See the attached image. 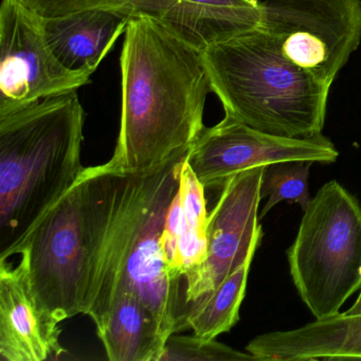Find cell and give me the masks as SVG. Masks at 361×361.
I'll return each instance as SVG.
<instances>
[{
	"label": "cell",
	"mask_w": 361,
	"mask_h": 361,
	"mask_svg": "<svg viewBox=\"0 0 361 361\" xmlns=\"http://www.w3.org/2000/svg\"><path fill=\"white\" fill-rule=\"evenodd\" d=\"M339 152L322 134L306 138L276 136L250 128L225 114L216 126L204 128L190 147L187 162L207 188L224 183L249 169L288 160L333 164Z\"/></svg>",
	"instance_id": "obj_9"
},
{
	"label": "cell",
	"mask_w": 361,
	"mask_h": 361,
	"mask_svg": "<svg viewBox=\"0 0 361 361\" xmlns=\"http://www.w3.org/2000/svg\"><path fill=\"white\" fill-rule=\"evenodd\" d=\"M287 259L298 293L318 320L341 312L361 289V206L337 180L322 185L304 210Z\"/></svg>",
	"instance_id": "obj_5"
},
{
	"label": "cell",
	"mask_w": 361,
	"mask_h": 361,
	"mask_svg": "<svg viewBox=\"0 0 361 361\" xmlns=\"http://www.w3.org/2000/svg\"><path fill=\"white\" fill-rule=\"evenodd\" d=\"M343 314L345 316H359V314H361V289L356 302L353 304L352 307L348 308Z\"/></svg>",
	"instance_id": "obj_21"
},
{
	"label": "cell",
	"mask_w": 361,
	"mask_h": 361,
	"mask_svg": "<svg viewBox=\"0 0 361 361\" xmlns=\"http://www.w3.org/2000/svg\"><path fill=\"white\" fill-rule=\"evenodd\" d=\"M59 325L37 301L25 266L0 259V359L59 358L65 352Z\"/></svg>",
	"instance_id": "obj_11"
},
{
	"label": "cell",
	"mask_w": 361,
	"mask_h": 361,
	"mask_svg": "<svg viewBox=\"0 0 361 361\" xmlns=\"http://www.w3.org/2000/svg\"><path fill=\"white\" fill-rule=\"evenodd\" d=\"M261 29L283 58L331 87L361 42V0H265Z\"/></svg>",
	"instance_id": "obj_6"
},
{
	"label": "cell",
	"mask_w": 361,
	"mask_h": 361,
	"mask_svg": "<svg viewBox=\"0 0 361 361\" xmlns=\"http://www.w3.org/2000/svg\"><path fill=\"white\" fill-rule=\"evenodd\" d=\"M189 151L178 154L152 174L149 190L128 240L116 293L132 289L149 308L166 339L185 331V288L173 280L164 262L161 234L169 207L179 187ZM115 293V295H116Z\"/></svg>",
	"instance_id": "obj_7"
},
{
	"label": "cell",
	"mask_w": 361,
	"mask_h": 361,
	"mask_svg": "<svg viewBox=\"0 0 361 361\" xmlns=\"http://www.w3.org/2000/svg\"><path fill=\"white\" fill-rule=\"evenodd\" d=\"M124 10L155 18L200 51L261 23L259 0H136Z\"/></svg>",
	"instance_id": "obj_12"
},
{
	"label": "cell",
	"mask_w": 361,
	"mask_h": 361,
	"mask_svg": "<svg viewBox=\"0 0 361 361\" xmlns=\"http://www.w3.org/2000/svg\"><path fill=\"white\" fill-rule=\"evenodd\" d=\"M139 179L104 164L86 168L13 251L12 257L20 255L37 301L59 323L92 310Z\"/></svg>",
	"instance_id": "obj_2"
},
{
	"label": "cell",
	"mask_w": 361,
	"mask_h": 361,
	"mask_svg": "<svg viewBox=\"0 0 361 361\" xmlns=\"http://www.w3.org/2000/svg\"><path fill=\"white\" fill-rule=\"evenodd\" d=\"M35 14L43 18H62L94 9H126L136 0H22Z\"/></svg>",
	"instance_id": "obj_20"
},
{
	"label": "cell",
	"mask_w": 361,
	"mask_h": 361,
	"mask_svg": "<svg viewBox=\"0 0 361 361\" xmlns=\"http://www.w3.org/2000/svg\"><path fill=\"white\" fill-rule=\"evenodd\" d=\"M96 329L111 361H160L168 340L153 312L128 288L118 290Z\"/></svg>",
	"instance_id": "obj_15"
},
{
	"label": "cell",
	"mask_w": 361,
	"mask_h": 361,
	"mask_svg": "<svg viewBox=\"0 0 361 361\" xmlns=\"http://www.w3.org/2000/svg\"><path fill=\"white\" fill-rule=\"evenodd\" d=\"M252 259L245 262L219 287L190 304L185 312V329L206 340L229 331L240 320V308L246 293Z\"/></svg>",
	"instance_id": "obj_16"
},
{
	"label": "cell",
	"mask_w": 361,
	"mask_h": 361,
	"mask_svg": "<svg viewBox=\"0 0 361 361\" xmlns=\"http://www.w3.org/2000/svg\"><path fill=\"white\" fill-rule=\"evenodd\" d=\"M202 52L213 94L225 114L276 136L322 134L331 87L283 58L261 29Z\"/></svg>",
	"instance_id": "obj_4"
},
{
	"label": "cell",
	"mask_w": 361,
	"mask_h": 361,
	"mask_svg": "<svg viewBox=\"0 0 361 361\" xmlns=\"http://www.w3.org/2000/svg\"><path fill=\"white\" fill-rule=\"evenodd\" d=\"M132 18L123 9H94L42 20L46 39L59 61L69 71L92 75Z\"/></svg>",
	"instance_id": "obj_14"
},
{
	"label": "cell",
	"mask_w": 361,
	"mask_h": 361,
	"mask_svg": "<svg viewBox=\"0 0 361 361\" xmlns=\"http://www.w3.org/2000/svg\"><path fill=\"white\" fill-rule=\"evenodd\" d=\"M120 67L121 124L104 166L142 176L189 151L204 128L212 87L202 52L147 16L130 18Z\"/></svg>",
	"instance_id": "obj_1"
},
{
	"label": "cell",
	"mask_w": 361,
	"mask_h": 361,
	"mask_svg": "<svg viewBox=\"0 0 361 361\" xmlns=\"http://www.w3.org/2000/svg\"><path fill=\"white\" fill-rule=\"evenodd\" d=\"M84 123L78 92L0 117V259L81 179Z\"/></svg>",
	"instance_id": "obj_3"
},
{
	"label": "cell",
	"mask_w": 361,
	"mask_h": 361,
	"mask_svg": "<svg viewBox=\"0 0 361 361\" xmlns=\"http://www.w3.org/2000/svg\"><path fill=\"white\" fill-rule=\"evenodd\" d=\"M246 350L259 361L361 359V314L339 312L290 331L263 334L251 340Z\"/></svg>",
	"instance_id": "obj_13"
},
{
	"label": "cell",
	"mask_w": 361,
	"mask_h": 361,
	"mask_svg": "<svg viewBox=\"0 0 361 361\" xmlns=\"http://www.w3.org/2000/svg\"><path fill=\"white\" fill-rule=\"evenodd\" d=\"M264 168L244 171L221 187V196L208 217L206 259L185 276L187 308L253 259L263 236L259 206Z\"/></svg>",
	"instance_id": "obj_10"
},
{
	"label": "cell",
	"mask_w": 361,
	"mask_h": 361,
	"mask_svg": "<svg viewBox=\"0 0 361 361\" xmlns=\"http://www.w3.org/2000/svg\"><path fill=\"white\" fill-rule=\"evenodd\" d=\"M178 196L185 226L190 229L207 233L209 215L207 213L204 188L188 164L187 158L179 175Z\"/></svg>",
	"instance_id": "obj_19"
},
{
	"label": "cell",
	"mask_w": 361,
	"mask_h": 361,
	"mask_svg": "<svg viewBox=\"0 0 361 361\" xmlns=\"http://www.w3.org/2000/svg\"><path fill=\"white\" fill-rule=\"evenodd\" d=\"M312 164L314 161L310 160H288L274 162L264 168L261 198L268 196V200L259 213V221L281 202L298 204L303 211L307 208L312 200L308 178Z\"/></svg>",
	"instance_id": "obj_17"
},
{
	"label": "cell",
	"mask_w": 361,
	"mask_h": 361,
	"mask_svg": "<svg viewBox=\"0 0 361 361\" xmlns=\"http://www.w3.org/2000/svg\"><path fill=\"white\" fill-rule=\"evenodd\" d=\"M90 73L67 69L46 39L43 20L22 0L0 5V117L78 92Z\"/></svg>",
	"instance_id": "obj_8"
},
{
	"label": "cell",
	"mask_w": 361,
	"mask_h": 361,
	"mask_svg": "<svg viewBox=\"0 0 361 361\" xmlns=\"http://www.w3.org/2000/svg\"><path fill=\"white\" fill-rule=\"evenodd\" d=\"M249 361L259 359L253 355L234 350L216 340L197 336L171 335L166 340L160 361Z\"/></svg>",
	"instance_id": "obj_18"
}]
</instances>
